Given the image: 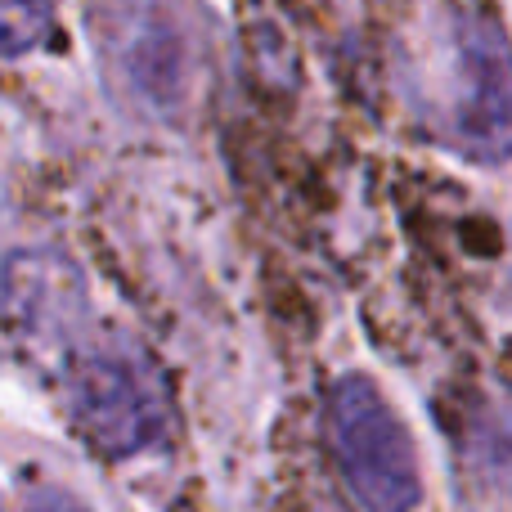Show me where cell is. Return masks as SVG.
I'll use <instances>...</instances> for the list:
<instances>
[{
    "instance_id": "6da1fadb",
    "label": "cell",
    "mask_w": 512,
    "mask_h": 512,
    "mask_svg": "<svg viewBox=\"0 0 512 512\" xmlns=\"http://www.w3.org/2000/svg\"><path fill=\"white\" fill-rule=\"evenodd\" d=\"M63 391L77 432L108 459H131L167 436V396L144 351L117 342L72 351Z\"/></svg>"
},
{
    "instance_id": "7a4b0ae2",
    "label": "cell",
    "mask_w": 512,
    "mask_h": 512,
    "mask_svg": "<svg viewBox=\"0 0 512 512\" xmlns=\"http://www.w3.org/2000/svg\"><path fill=\"white\" fill-rule=\"evenodd\" d=\"M441 126L468 158H512V41L490 9L468 5L454 14Z\"/></svg>"
},
{
    "instance_id": "3957f363",
    "label": "cell",
    "mask_w": 512,
    "mask_h": 512,
    "mask_svg": "<svg viewBox=\"0 0 512 512\" xmlns=\"http://www.w3.org/2000/svg\"><path fill=\"white\" fill-rule=\"evenodd\" d=\"M328 445L351 495L369 512H414L423 499L414 441L382 391L346 373L328 391Z\"/></svg>"
},
{
    "instance_id": "277c9868",
    "label": "cell",
    "mask_w": 512,
    "mask_h": 512,
    "mask_svg": "<svg viewBox=\"0 0 512 512\" xmlns=\"http://www.w3.org/2000/svg\"><path fill=\"white\" fill-rule=\"evenodd\" d=\"M185 59V32L171 9L135 0L113 18V63L144 104L176 108L185 95Z\"/></svg>"
},
{
    "instance_id": "5b68a950",
    "label": "cell",
    "mask_w": 512,
    "mask_h": 512,
    "mask_svg": "<svg viewBox=\"0 0 512 512\" xmlns=\"http://www.w3.org/2000/svg\"><path fill=\"white\" fill-rule=\"evenodd\" d=\"M54 41V5L50 0H0V45L9 59L41 50Z\"/></svg>"
},
{
    "instance_id": "8992f818",
    "label": "cell",
    "mask_w": 512,
    "mask_h": 512,
    "mask_svg": "<svg viewBox=\"0 0 512 512\" xmlns=\"http://www.w3.org/2000/svg\"><path fill=\"white\" fill-rule=\"evenodd\" d=\"M18 512H90L81 499H72L68 490H54V486H36L23 495Z\"/></svg>"
}]
</instances>
